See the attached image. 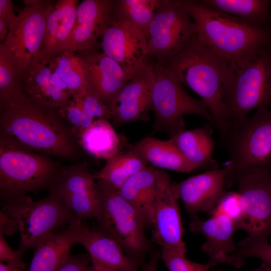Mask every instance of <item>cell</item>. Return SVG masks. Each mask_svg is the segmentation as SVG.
<instances>
[{
  "mask_svg": "<svg viewBox=\"0 0 271 271\" xmlns=\"http://www.w3.org/2000/svg\"><path fill=\"white\" fill-rule=\"evenodd\" d=\"M9 31L7 24L2 19H0V43H2L5 41Z\"/></svg>",
  "mask_w": 271,
  "mask_h": 271,
  "instance_id": "cell-44",
  "label": "cell"
},
{
  "mask_svg": "<svg viewBox=\"0 0 271 271\" xmlns=\"http://www.w3.org/2000/svg\"><path fill=\"white\" fill-rule=\"evenodd\" d=\"M55 271H96L88 254L73 255L71 253Z\"/></svg>",
  "mask_w": 271,
  "mask_h": 271,
  "instance_id": "cell-39",
  "label": "cell"
},
{
  "mask_svg": "<svg viewBox=\"0 0 271 271\" xmlns=\"http://www.w3.org/2000/svg\"><path fill=\"white\" fill-rule=\"evenodd\" d=\"M1 210L17 220L20 233L19 250L24 254L56 228L79 219L52 193L36 201L25 197L4 204Z\"/></svg>",
  "mask_w": 271,
  "mask_h": 271,
  "instance_id": "cell-10",
  "label": "cell"
},
{
  "mask_svg": "<svg viewBox=\"0 0 271 271\" xmlns=\"http://www.w3.org/2000/svg\"><path fill=\"white\" fill-rule=\"evenodd\" d=\"M115 0H84L78 4L73 29L64 51L72 53L96 47L98 40L113 22Z\"/></svg>",
  "mask_w": 271,
  "mask_h": 271,
  "instance_id": "cell-18",
  "label": "cell"
},
{
  "mask_svg": "<svg viewBox=\"0 0 271 271\" xmlns=\"http://www.w3.org/2000/svg\"><path fill=\"white\" fill-rule=\"evenodd\" d=\"M87 115L94 119H111L110 108L93 95L86 93L73 96Z\"/></svg>",
  "mask_w": 271,
  "mask_h": 271,
  "instance_id": "cell-37",
  "label": "cell"
},
{
  "mask_svg": "<svg viewBox=\"0 0 271 271\" xmlns=\"http://www.w3.org/2000/svg\"><path fill=\"white\" fill-rule=\"evenodd\" d=\"M96 183L102 204V216L96 228L115 240L139 265L151 248L145 233L146 223L117 190L102 181Z\"/></svg>",
  "mask_w": 271,
  "mask_h": 271,
  "instance_id": "cell-7",
  "label": "cell"
},
{
  "mask_svg": "<svg viewBox=\"0 0 271 271\" xmlns=\"http://www.w3.org/2000/svg\"><path fill=\"white\" fill-rule=\"evenodd\" d=\"M159 0H115L113 8L114 18L132 25L145 34Z\"/></svg>",
  "mask_w": 271,
  "mask_h": 271,
  "instance_id": "cell-32",
  "label": "cell"
},
{
  "mask_svg": "<svg viewBox=\"0 0 271 271\" xmlns=\"http://www.w3.org/2000/svg\"><path fill=\"white\" fill-rule=\"evenodd\" d=\"M13 2L11 0H0V19L8 25L9 30L16 21L17 16L14 12Z\"/></svg>",
  "mask_w": 271,
  "mask_h": 271,
  "instance_id": "cell-41",
  "label": "cell"
},
{
  "mask_svg": "<svg viewBox=\"0 0 271 271\" xmlns=\"http://www.w3.org/2000/svg\"><path fill=\"white\" fill-rule=\"evenodd\" d=\"M22 91L30 99L48 107L58 109L73 95L56 87L52 82L48 65L39 63L20 80Z\"/></svg>",
  "mask_w": 271,
  "mask_h": 271,
  "instance_id": "cell-25",
  "label": "cell"
},
{
  "mask_svg": "<svg viewBox=\"0 0 271 271\" xmlns=\"http://www.w3.org/2000/svg\"><path fill=\"white\" fill-rule=\"evenodd\" d=\"M20 87L16 62L10 52L0 43V100L8 97Z\"/></svg>",
  "mask_w": 271,
  "mask_h": 271,
  "instance_id": "cell-34",
  "label": "cell"
},
{
  "mask_svg": "<svg viewBox=\"0 0 271 271\" xmlns=\"http://www.w3.org/2000/svg\"><path fill=\"white\" fill-rule=\"evenodd\" d=\"M229 63L196 39L165 65L183 85L201 98L210 112L223 142L230 124L222 98V85Z\"/></svg>",
  "mask_w": 271,
  "mask_h": 271,
  "instance_id": "cell-3",
  "label": "cell"
},
{
  "mask_svg": "<svg viewBox=\"0 0 271 271\" xmlns=\"http://www.w3.org/2000/svg\"><path fill=\"white\" fill-rule=\"evenodd\" d=\"M160 255L168 271H210L216 265L210 261L204 264L193 261L186 254L166 248H162Z\"/></svg>",
  "mask_w": 271,
  "mask_h": 271,
  "instance_id": "cell-36",
  "label": "cell"
},
{
  "mask_svg": "<svg viewBox=\"0 0 271 271\" xmlns=\"http://www.w3.org/2000/svg\"><path fill=\"white\" fill-rule=\"evenodd\" d=\"M196 37V26L181 0H159L146 35L149 56L165 65Z\"/></svg>",
  "mask_w": 271,
  "mask_h": 271,
  "instance_id": "cell-9",
  "label": "cell"
},
{
  "mask_svg": "<svg viewBox=\"0 0 271 271\" xmlns=\"http://www.w3.org/2000/svg\"><path fill=\"white\" fill-rule=\"evenodd\" d=\"M183 156L198 168H218L212 159L215 142L208 126L181 131L169 139Z\"/></svg>",
  "mask_w": 271,
  "mask_h": 271,
  "instance_id": "cell-26",
  "label": "cell"
},
{
  "mask_svg": "<svg viewBox=\"0 0 271 271\" xmlns=\"http://www.w3.org/2000/svg\"><path fill=\"white\" fill-rule=\"evenodd\" d=\"M210 9L229 15L255 27L268 29L269 0H197Z\"/></svg>",
  "mask_w": 271,
  "mask_h": 271,
  "instance_id": "cell-28",
  "label": "cell"
},
{
  "mask_svg": "<svg viewBox=\"0 0 271 271\" xmlns=\"http://www.w3.org/2000/svg\"><path fill=\"white\" fill-rule=\"evenodd\" d=\"M213 271H221L220 270H213Z\"/></svg>",
  "mask_w": 271,
  "mask_h": 271,
  "instance_id": "cell-48",
  "label": "cell"
},
{
  "mask_svg": "<svg viewBox=\"0 0 271 271\" xmlns=\"http://www.w3.org/2000/svg\"><path fill=\"white\" fill-rule=\"evenodd\" d=\"M130 150L139 154L155 167L182 173H190L198 168L189 162L169 140L147 137L135 144Z\"/></svg>",
  "mask_w": 271,
  "mask_h": 271,
  "instance_id": "cell-27",
  "label": "cell"
},
{
  "mask_svg": "<svg viewBox=\"0 0 271 271\" xmlns=\"http://www.w3.org/2000/svg\"><path fill=\"white\" fill-rule=\"evenodd\" d=\"M178 200L169 175L158 169L157 194L150 224L152 237L162 248L186 254Z\"/></svg>",
  "mask_w": 271,
  "mask_h": 271,
  "instance_id": "cell-14",
  "label": "cell"
},
{
  "mask_svg": "<svg viewBox=\"0 0 271 271\" xmlns=\"http://www.w3.org/2000/svg\"><path fill=\"white\" fill-rule=\"evenodd\" d=\"M0 271H25L22 268L9 264L0 263Z\"/></svg>",
  "mask_w": 271,
  "mask_h": 271,
  "instance_id": "cell-45",
  "label": "cell"
},
{
  "mask_svg": "<svg viewBox=\"0 0 271 271\" xmlns=\"http://www.w3.org/2000/svg\"><path fill=\"white\" fill-rule=\"evenodd\" d=\"M154 80L153 62L149 61L126 83L113 101L110 107L113 126L148 119Z\"/></svg>",
  "mask_w": 271,
  "mask_h": 271,
  "instance_id": "cell-17",
  "label": "cell"
},
{
  "mask_svg": "<svg viewBox=\"0 0 271 271\" xmlns=\"http://www.w3.org/2000/svg\"><path fill=\"white\" fill-rule=\"evenodd\" d=\"M24 8L2 43L12 55L20 80L38 64L44 41L46 21L54 5L48 0H25Z\"/></svg>",
  "mask_w": 271,
  "mask_h": 271,
  "instance_id": "cell-11",
  "label": "cell"
},
{
  "mask_svg": "<svg viewBox=\"0 0 271 271\" xmlns=\"http://www.w3.org/2000/svg\"><path fill=\"white\" fill-rule=\"evenodd\" d=\"M94 180L85 166L77 165L59 170L49 189L81 221L95 218L98 222L102 204Z\"/></svg>",
  "mask_w": 271,
  "mask_h": 271,
  "instance_id": "cell-13",
  "label": "cell"
},
{
  "mask_svg": "<svg viewBox=\"0 0 271 271\" xmlns=\"http://www.w3.org/2000/svg\"><path fill=\"white\" fill-rule=\"evenodd\" d=\"M160 257H161L160 253L155 252L153 254L149 261L145 265L141 271H157L158 264Z\"/></svg>",
  "mask_w": 271,
  "mask_h": 271,
  "instance_id": "cell-43",
  "label": "cell"
},
{
  "mask_svg": "<svg viewBox=\"0 0 271 271\" xmlns=\"http://www.w3.org/2000/svg\"><path fill=\"white\" fill-rule=\"evenodd\" d=\"M158 170L147 167L127 180L118 190L120 195L150 225L158 188Z\"/></svg>",
  "mask_w": 271,
  "mask_h": 271,
  "instance_id": "cell-24",
  "label": "cell"
},
{
  "mask_svg": "<svg viewBox=\"0 0 271 271\" xmlns=\"http://www.w3.org/2000/svg\"><path fill=\"white\" fill-rule=\"evenodd\" d=\"M102 271H111V270H102Z\"/></svg>",
  "mask_w": 271,
  "mask_h": 271,
  "instance_id": "cell-47",
  "label": "cell"
},
{
  "mask_svg": "<svg viewBox=\"0 0 271 271\" xmlns=\"http://www.w3.org/2000/svg\"><path fill=\"white\" fill-rule=\"evenodd\" d=\"M250 271H271V268L265 263L262 262L257 268Z\"/></svg>",
  "mask_w": 271,
  "mask_h": 271,
  "instance_id": "cell-46",
  "label": "cell"
},
{
  "mask_svg": "<svg viewBox=\"0 0 271 271\" xmlns=\"http://www.w3.org/2000/svg\"><path fill=\"white\" fill-rule=\"evenodd\" d=\"M99 43L76 53L83 67L87 93L110 108L120 90L133 75L103 52H99Z\"/></svg>",
  "mask_w": 271,
  "mask_h": 271,
  "instance_id": "cell-16",
  "label": "cell"
},
{
  "mask_svg": "<svg viewBox=\"0 0 271 271\" xmlns=\"http://www.w3.org/2000/svg\"><path fill=\"white\" fill-rule=\"evenodd\" d=\"M47 65L73 96L87 92L83 67L76 53L64 51Z\"/></svg>",
  "mask_w": 271,
  "mask_h": 271,
  "instance_id": "cell-31",
  "label": "cell"
},
{
  "mask_svg": "<svg viewBox=\"0 0 271 271\" xmlns=\"http://www.w3.org/2000/svg\"><path fill=\"white\" fill-rule=\"evenodd\" d=\"M211 212V215H227L234 221L237 227V223L241 216V208L238 193L227 192L218 205Z\"/></svg>",
  "mask_w": 271,
  "mask_h": 271,
  "instance_id": "cell-38",
  "label": "cell"
},
{
  "mask_svg": "<svg viewBox=\"0 0 271 271\" xmlns=\"http://www.w3.org/2000/svg\"><path fill=\"white\" fill-rule=\"evenodd\" d=\"M24 253L19 249L14 250L5 240L3 235L0 233V261L7 264L19 267L25 271L28 267L23 259Z\"/></svg>",
  "mask_w": 271,
  "mask_h": 271,
  "instance_id": "cell-40",
  "label": "cell"
},
{
  "mask_svg": "<svg viewBox=\"0 0 271 271\" xmlns=\"http://www.w3.org/2000/svg\"><path fill=\"white\" fill-rule=\"evenodd\" d=\"M59 171L45 155L0 142V196L4 204L49 188Z\"/></svg>",
  "mask_w": 271,
  "mask_h": 271,
  "instance_id": "cell-6",
  "label": "cell"
},
{
  "mask_svg": "<svg viewBox=\"0 0 271 271\" xmlns=\"http://www.w3.org/2000/svg\"><path fill=\"white\" fill-rule=\"evenodd\" d=\"M197 27V39L229 63L243 65L271 44L269 29L251 26L195 0H181Z\"/></svg>",
  "mask_w": 271,
  "mask_h": 271,
  "instance_id": "cell-2",
  "label": "cell"
},
{
  "mask_svg": "<svg viewBox=\"0 0 271 271\" xmlns=\"http://www.w3.org/2000/svg\"><path fill=\"white\" fill-rule=\"evenodd\" d=\"M222 143L229 157L226 188L246 172L271 168V108L259 107L232 125Z\"/></svg>",
  "mask_w": 271,
  "mask_h": 271,
  "instance_id": "cell-5",
  "label": "cell"
},
{
  "mask_svg": "<svg viewBox=\"0 0 271 271\" xmlns=\"http://www.w3.org/2000/svg\"><path fill=\"white\" fill-rule=\"evenodd\" d=\"M19 231L17 220L3 211H0V233L3 235H11Z\"/></svg>",
  "mask_w": 271,
  "mask_h": 271,
  "instance_id": "cell-42",
  "label": "cell"
},
{
  "mask_svg": "<svg viewBox=\"0 0 271 271\" xmlns=\"http://www.w3.org/2000/svg\"><path fill=\"white\" fill-rule=\"evenodd\" d=\"M100 40L102 52L132 75L149 62L145 34L126 21L114 19Z\"/></svg>",
  "mask_w": 271,
  "mask_h": 271,
  "instance_id": "cell-15",
  "label": "cell"
},
{
  "mask_svg": "<svg viewBox=\"0 0 271 271\" xmlns=\"http://www.w3.org/2000/svg\"><path fill=\"white\" fill-rule=\"evenodd\" d=\"M222 98L230 128L253 109L271 108V44L243 65L229 63Z\"/></svg>",
  "mask_w": 271,
  "mask_h": 271,
  "instance_id": "cell-4",
  "label": "cell"
},
{
  "mask_svg": "<svg viewBox=\"0 0 271 271\" xmlns=\"http://www.w3.org/2000/svg\"><path fill=\"white\" fill-rule=\"evenodd\" d=\"M78 243L88 252L96 271H141L112 238L96 228L81 224Z\"/></svg>",
  "mask_w": 271,
  "mask_h": 271,
  "instance_id": "cell-20",
  "label": "cell"
},
{
  "mask_svg": "<svg viewBox=\"0 0 271 271\" xmlns=\"http://www.w3.org/2000/svg\"><path fill=\"white\" fill-rule=\"evenodd\" d=\"M81 223L78 219L64 231L53 232L42 239L34 248L28 271H55L67 258L72 247L78 243Z\"/></svg>",
  "mask_w": 271,
  "mask_h": 271,
  "instance_id": "cell-23",
  "label": "cell"
},
{
  "mask_svg": "<svg viewBox=\"0 0 271 271\" xmlns=\"http://www.w3.org/2000/svg\"><path fill=\"white\" fill-rule=\"evenodd\" d=\"M148 163L139 154L130 150L107 160L104 167L93 176L118 190L131 177L147 167Z\"/></svg>",
  "mask_w": 271,
  "mask_h": 271,
  "instance_id": "cell-30",
  "label": "cell"
},
{
  "mask_svg": "<svg viewBox=\"0 0 271 271\" xmlns=\"http://www.w3.org/2000/svg\"><path fill=\"white\" fill-rule=\"evenodd\" d=\"M248 257H256L271 268V243L268 240H255L248 236L240 241L236 251L229 256L227 263L239 267Z\"/></svg>",
  "mask_w": 271,
  "mask_h": 271,
  "instance_id": "cell-33",
  "label": "cell"
},
{
  "mask_svg": "<svg viewBox=\"0 0 271 271\" xmlns=\"http://www.w3.org/2000/svg\"><path fill=\"white\" fill-rule=\"evenodd\" d=\"M78 0H59L48 16L45 35L38 62L47 65L64 52L74 26Z\"/></svg>",
  "mask_w": 271,
  "mask_h": 271,
  "instance_id": "cell-22",
  "label": "cell"
},
{
  "mask_svg": "<svg viewBox=\"0 0 271 271\" xmlns=\"http://www.w3.org/2000/svg\"><path fill=\"white\" fill-rule=\"evenodd\" d=\"M154 83L152 110L155 113L154 127L172 137L185 130L184 115H199L215 125L214 119L201 100L189 95L174 73L165 65L153 62Z\"/></svg>",
  "mask_w": 271,
  "mask_h": 271,
  "instance_id": "cell-8",
  "label": "cell"
},
{
  "mask_svg": "<svg viewBox=\"0 0 271 271\" xmlns=\"http://www.w3.org/2000/svg\"><path fill=\"white\" fill-rule=\"evenodd\" d=\"M192 216L190 230L205 237L206 241L201 249L208 254L209 261L216 265L227 263L229 256L236 250L233 235L237 229L234 221L224 214L211 215L206 220L201 219L197 215Z\"/></svg>",
  "mask_w": 271,
  "mask_h": 271,
  "instance_id": "cell-21",
  "label": "cell"
},
{
  "mask_svg": "<svg viewBox=\"0 0 271 271\" xmlns=\"http://www.w3.org/2000/svg\"><path fill=\"white\" fill-rule=\"evenodd\" d=\"M0 142L65 159L75 157L79 144L57 109L30 99L21 86L0 100Z\"/></svg>",
  "mask_w": 271,
  "mask_h": 271,
  "instance_id": "cell-1",
  "label": "cell"
},
{
  "mask_svg": "<svg viewBox=\"0 0 271 271\" xmlns=\"http://www.w3.org/2000/svg\"><path fill=\"white\" fill-rule=\"evenodd\" d=\"M78 141L87 153L97 159L107 161L120 153V138L107 120H94Z\"/></svg>",
  "mask_w": 271,
  "mask_h": 271,
  "instance_id": "cell-29",
  "label": "cell"
},
{
  "mask_svg": "<svg viewBox=\"0 0 271 271\" xmlns=\"http://www.w3.org/2000/svg\"><path fill=\"white\" fill-rule=\"evenodd\" d=\"M241 208L237 228L255 240L271 237V168L253 170L237 179Z\"/></svg>",
  "mask_w": 271,
  "mask_h": 271,
  "instance_id": "cell-12",
  "label": "cell"
},
{
  "mask_svg": "<svg viewBox=\"0 0 271 271\" xmlns=\"http://www.w3.org/2000/svg\"><path fill=\"white\" fill-rule=\"evenodd\" d=\"M58 111L77 139L94 121L83 111L76 99L72 96Z\"/></svg>",
  "mask_w": 271,
  "mask_h": 271,
  "instance_id": "cell-35",
  "label": "cell"
},
{
  "mask_svg": "<svg viewBox=\"0 0 271 271\" xmlns=\"http://www.w3.org/2000/svg\"><path fill=\"white\" fill-rule=\"evenodd\" d=\"M228 171L227 166L207 170L179 183H173L174 191L192 216L200 211H212L227 192L225 181Z\"/></svg>",
  "mask_w": 271,
  "mask_h": 271,
  "instance_id": "cell-19",
  "label": "cell"
}]
</instances>
